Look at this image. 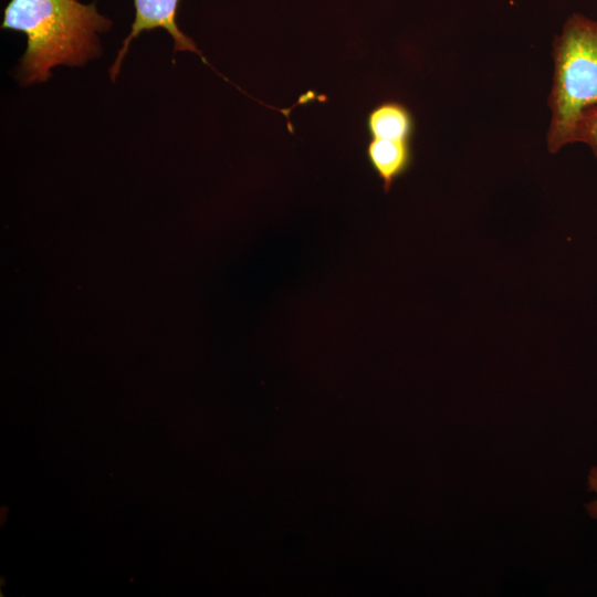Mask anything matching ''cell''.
I'll use <instances>...</instances> for the list:
<instances>
[{"label":"cell","mask_w":597,"mask_h":597,"mask_svg":"<svg viewBox=\"0 0 597 597\" xmlns=\"http://www.w3.org/2000/svg\"><path fill=\"white\" fill-rule=\"evenodd\" d=\"M112 20L95 2L78 0H10L1 29L25 34L27 49L19 66L23 85L46 82L59 65L83 66L102 53L100 33Z\"/></svg>","instance_id":"obj_1"},{"label":"cell","mask_w":597,"mask_h":597,"mask_svg":"<svg viewBox=\"0 0 597 597\" xmlns=\"http://www.w3.org/2000/svg\"><path fill=\"white\" fill-rule=\"evenodd\" d=\"M554 74L547 148L552 154L574 143L582 115L597 107V21L570 14L553 44Z\"/></svg>","instance_id":"obj_2"},{"label":"cell","mask_w":597,"mask_h":597,"mask_svg":"<svg viewBox=\"0 0 597 597\" xmlns=\"http://www.w3.org/2000/svg\"><path fill=\"white\" fill-rule=\"evenodd\" d=\"M179 0H134L135 18L128 35L124 39L116 59L109 69V77L115 81L130 43L142 32L154 29L166 30L174 40V52L189 51L201 55L193 40L178 28L176 22Z\"/></svg>","instance_id":"obj_3"},{"label":"cell","mask_w":597,"mask_h":597,"mask_svg":"<svg viewBox=\"0 0 597 597\" xmlns=\"http://www.w3.org/2000/svg\"><path fill=\"white\" fill-rule=\"evenodd\" d=\"M366 155L385 192L390 191L394 182L409 169L412 161L410 140L371 138Z\"/></svg>","instance_id":"obj_4"},{"label":"cell","mask_w":597,"mask_h":597,"mask_svg":"<svg viewBox=\"0 0 597 597\" xmlns=\"http://www.w3.org/2000/svg\"><path fill=\"white\" fill-rule=\"evenodd\" d=\"M366 125L371 138L394 140H410L415 129L410 111L396 101L383 102L374 107Z\"/></svg>","instance_id":"obj_5"},{"label":"cell","mask_w":597,"mask_h":597,"mask_svg":"<svg viewBox=\"0 0 597 597\" xmlns=\"http://www.w3.org/2000/svg\"><path fill=\"white\" fill-rule=\"evenodd\" d=\"M574 143H584L590 147L597 158V107L587 109L580 117Z\"/></svg>","instance_id":"obj_6"},{"label":"cell","mask_w":597,"mask_h":597,"mask_svg":"<svg viewBox=\"0 0 597 597\" xmlns=\"http://www.w3.org/2000/svg\"><path fill=\"white\" fill-rule=\"evenodd\" d=\"M587 489L597 496V465L589 469L587 475ZM585 509L590 517L597 520V498L585 505Z\"/></svg>","instance_id":"obj_7"}]
</instances>
